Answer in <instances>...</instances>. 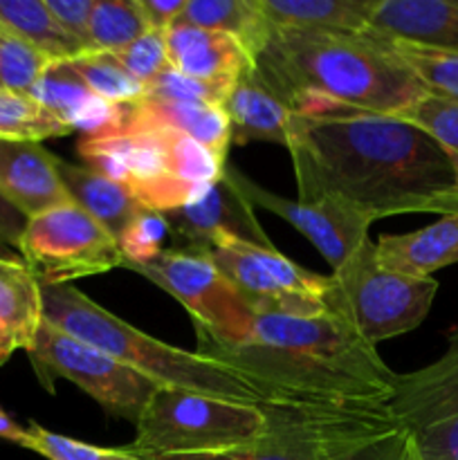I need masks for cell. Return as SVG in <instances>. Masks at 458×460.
I'll use <instances>...</instances> for the list:
<instances>
[{
    "mask_svg": "<svg viewBox=\"0 0 458 460\" xmlns=\"http://www.w3.org/2000/svg\"><path fill=\"white\" fill-rule=\"evenodd\" d=\"M286 148L299 202H332L371 225L400 214H458V160L391 115L292 112Z\"/></svg>",
    "mask_w": 458,
    "mask_h": 460,
    "instance_id": "6da1fadb",
    "label": "cell"
},
{
    "mask_svg": "<svg viewBox=\"0 0 458 460\" xmlns=\"http://www.w3.org/2000/svg\"><path fill=\"white\" fill-rule=\"evenodd\" d=\"M198 335V353L227 364L269 398L389 404L398 373L339 317L256 314L242 340Z\"/></svg>",
    "mask_w": 458,
    "mask_h": 460,
    "instance_id": "7a4b0ae2",
    "label": "cell"
},
{
    "mask_svg": "<svg viewBox=\"0 0 458 460\" xmlns=\"http://www.w3.org/2000/svg\"><path fill=\"white\" fill-rule=\"evenodd\" d=\"M256 75L292 112L353 108L395 115L427 93L391 52L366 34L272 27L251 57Z\"/></svg>",
    "mask_w": 458,
    "mask_h": 460,
    "instance_id": "3957f363",
    "label": "cell"
},
{
    "mask_svg": "<svg viewBox=\"0 0 458 460\" xmlns=\"http://www.w3.org/2000/svg\"><path fill=\"white\" fill-rule=\"evenodd\" d=\"M43 319L164 389L189 391L238 404H263L265 400H272L227 364L146 335L108 313L72 283L43 286Z\"/></svg>",
    "mask_w": 458,
    "mask_h": 460,
    "instance_id": "277c9868",
    "label": "cell"
},
{
    "mask_svg": "<svg viewBox=\"0 0 458 460\" xmlns=\"http://www.w3.org/2000/svg\"><path fill=\"white\" fill-rule=\"evenodd\" d=\"M85 166L133 193L146 209L173 211L205 196L227 162L171 128L115 124L79 142Z\"/></svg>",
    "mask_w": 458,
    "mask_h": 460,
    "instance_id": "5b68a950",
    "label": "cell"
},
{
    "mask_svg": "<svg viewBox=\"0 0 458 460\" xmlns=\"http://www.w3.org/2000/svg\"><path fill=\"white\" fill-rule=\"evenodd\" d=\"M265 431L250 445L200 456L144 460H339L364 440L395 427L389 404H335L272 398L260 404Z\"/></svg>",
    "mask_w": 458,
    "mask_h": 460,
    "instance_id": "8992f818",
    "label": "cell"
},
{
    "mask_svg": "<svg viewBox=\"0 0 458 460\" xmlns=\"http://www.w3.org/2000/svg\"><path fill=\"white\" fill-rule=\"evenodd\" d=\"M260 404H238L180 389H155L126 452L139 458L200 456L242 447L265 431Z\"/></svg>",
    "mask_w": 458,
    "mask_h": 460,
    "instance_id": "52a82bcc",
    "label": "cell"
},
{
    "mask_svg": "<svg viewBox=\"0 0 458 460\" xmlns=\"http://www.w3.org/2000/svg\"><path fill=\"white\" fill-rule=\"evenodd\" d=\"M438 292L434 277L416 279L384 270L375 243H362L328 277L326 308L366 344L377 346L425 322Z\"/></svg>",
    "mask_w": 458,
    "mask_h": 460,
    "instance_id": "ba28073f",
    "label": "cell"
},
{
    "mask_svg": "<svg viewBox=\"0 0 458 460\" xmlns=\"http://www.w3.org/2000/svg\"><path fill=\"white\" fill-rule=\"evenodd\" d=\"M207 252L254 314L317 317L328 313V277L308 272L274 247L216 236Z\"/></svg>",
    "mask_w": 458,
    "mask_h": 460,
    "instance_id": "9c48e42d",
    "label": "cell"
},
{
    "mask_svg": "<svg viewBox=\"0 0 458 460\" xmlns=\"http://www.w3.org/2000/svg\"><path fill=\"white\" fill-rule=\"evenodd\" d=\"M18 254L40 288L124 268L115 238L75 202L27 218Z\"/></svg>",
    "mask_w": 458,
    "mask_h": 460,
    "instance_id": "30bf717a",
    "label": "cell"
},
{
    "mask_svg": "<svg viewBox=\"0 0 458 460\" xmlns=\"http://www.w3.org/2000/svg\"><path fill=\"white\" fill-rule=\"evenodd\" d=\"M126 270L142 274L184 305L196 332L214 340L236 341L250 332L256 314L247 308L227 281L209 252L162 250L148 263H126Z\"/></svg>",
    "mask_w": 458,
    "mask_h": 460,
    "instance_id": "8fae6325",
    "label": "cell"
},
{
    "mask_svg": "<svg viewBox=\"0 0 458 460\" xmlns=\"http://www.w3.org/2000/svg\"><path fill=\"white\" fill-rule=\"evenodd\" d=\"M27 355L45 386L48 377H63L85 391L108 413L130 420L133 425L139 420L155 389H160L155 382L146 380L94 346L58 331L45 319Z\"/></svg>",
    "mask_w": 458,
    "mask_h": 460,
    "instance_id": "7c38bea8",
    "label": "cell"
},
{
    "mask_svg": "<svg viewBox=\"0 0 458 460\" xmlns=\"http://www.w3.org/2000/svg\"><path fill=\"white\" fill-rule=\"evenodd\" d=\"M389 409L422 460H458V328L436 362L398 373Z\"/></svg>",
    "mask_w": 458,
    "mask_h": 460,
    "instance_id": "4fadbf2b",
    "label": "cell"
},
{
    "mask_svg": "<svg viewBox=\"0 0 458 460\" xmlns=\"http://www.w3.org/2000/svg\"><path fill=\"white\" fill-rule=\"evenodd\" d=\"M223 178L251 207L272 211L274 216L290 223L301 236H305L317 247L319 254L330 263L332 270L339 268L368 238L371 223L359 218L353 211L332 205V202H310L308 205V202L287 200V198L256 184L232 164L225 166Z\"/></svg>",
    "mask_w": 458,
    "mask_h": 460,
    "instance_id": "5bb4252c",
    "label": "cell"
},
{
    "mask_svg": "<svg viewBox=\"0 0 458 460\" xmlns=\"http://www.w3.org/2000/svg\"><path fill=\"white\" fill-rule=\"evenodd\" d=\"M171 234L182 250H209L216 236H233L260 247H274L254 216V207L220 178L196 202L166 211Z\"/></svg>",
    "mask_w": 458,
    "mask_h": 460,
    "instance_id": "9a60e30c",
    "label": "cell"
},
{
    "mask_svg": "<svg viewBox=\"0 0 458 460\" xmlns=\"http://www.w3.org/2000/svg\"><path fill=\"white\" fill-rule=\"evenodd\" d=\"M0 198L25 218L70 205L58 157L40 142L0 139Z\"/></svg>",
    "mask_w": 458,
    "mask_h": 460,
    "instance_id": "2e32d148",
    "label": "cell"
},
{
    "mask_svg": "<svg viewBox=\"0 0 458 460\" xmlns=\"http://www.w3.org/2000/svg\"><path fill=\"white\" fill-rule=\"evenodd\" d=\"M169 66L180 75L209 84H233L247 67L250 52L236 39L178 21L166 30Z\"/></svg>",
    "mask_w": 458,
    "mask_h": 460,
    "instance_id": "e0dca14e",
    "label": "cell"
},
{
    "mask_svg": "<svg viewBox=\"0 0 458 460\" xmlns=\"http://www.w3.org/2000/svg\"><path fill=\"white\" fill-rule=\"evenodd\" d=\"M368 31L458 54V0H377Z\"/></svg>",
    "mask_w": 458,
    "mask_h": 460,
    "instance_id": "ac0fdd59",
    "label": "cell"
},
{
    "mask_svg": "<svg viewBox=\"0 0 458 460\" xmlns=\"http://www.w3.org/2000/svg\"><path fill=\"white\" fill-rule=\"evenodd\" d=\"M30 94L72 133L75 130H85V135L101 133L115 126L121 115V106H112L97 97L76 75L70 61L49 63Z\"/></svg>",
    "mask_w": 458,
    "mask_h": 460,
    "instance_id": "d6986e66",
    "label": "cell"
},
{
    "mask_svg": "<svg viewBox=\"0 0 458 460\" xmlns=\"http://www.w3.org/2000/svg\"><path fill=\"white\" fill-rule=\"evenodd\" d=\"M117 124L135 126V128L178 130L209 148L225 162H227L229 146H232V128H229L227 115L220 106H207V103L142 97L130 106H121Z\"/></svg>",
    "mask_w": 458,
    "mask_h": 460,
    "instance_id": "ffe728a7",
    "label": "cell"
},
{
    "mask_svg": "<svg viewBox=\"0 0 458 460\" xmlns=\"http://www.w3.org/2000/svg\"><path fill=\"white\" fill-rule=\"evenodd\" d=\"M220 108L232 128V144L242 146L259 139L286 146L292 111L260 81L254 66L233 81Z\"/></svg>",
    "mask_w": 458,
    "mask_h": 460,
    "instance_id": "44dd1931",
    "label": "cell"
},
{
    "mask_svg": "<svg viewBox=\"0 0 458 460\" xmlns=\"http://www.w3.org/2000/svg\"><path fill=\"white\" fill-rule=\"evenodd\" d=\"M375 259L384 270L416 279L458 263V214L443 216L418 232L380 236Z\"/></svg>",
    "mask_w": 458,
    "mask_h": 460,
    "instance_id": "7402d4cb",
    "label": "cell"
},
{
    "mask_svg": "<svg viewBox=\"0 0 458 460\" xmlns=\"http://www.w3.org/2000/svg\"><path fill=\"white\" fill-rule=\"evenodd\" d=\"M377 0H256L272 27L366 34Z\"/></svg>",
    "mask_w": 458,
    "mask_h": 460,
    "instance_id": "603a6c76",
    "label": "cell"
},
{
    "mask_svg": "<svg viewBox=\"0 0 458 460\" xmlns=\"http://www.w3.org/2000/svg\"><path fill=\"white\" fill-rule=\"evenodd\" d=\"M58 171H61L63 184L70 191L72 202L92 216L115 241H119L130 223L146 209L135 200L128 189L112 182L90 166L58 160Z\"/></svg>",
    "mask_w": 458,
    "mask_h": 460,
    "instance_id": "cb8c5ba5",
    "label": "cell"
},
{
    "mask_svg": "<svg viewBox=\"0 0 458 460\" xmlns=\"http://www.w3.org/2000/svg\"><path fill=\"white\" fill-rule=\"evenodd\" d=\"M43 323V288L22 259L0 256V332L30 350Z\"/></svg>",
    "mask_w": 458,
    "mask_h": 460,
    "instance_id": "d4e9b609",
    "label": "cell"
},
{
    "mask_svg": "<svg viewBox=\"0 0 458 460\" xmlns=\"http://www.w3.org/2000/svg\"><path fill=\"white\" fill-rule=\"evenodd\" d=\"M0 22L49 61H72L88 52L58 25L45 0H0Z\"/></svg>",
    "mask_w": 458,
    "mask_h": 460,
    "instance_id": "484cf974",
    "label": "cell"
},
{
    "mask_svg": "<svg viewBox=\"0 0 458 460\" xmlns=\"http://www.w3.org/2000/svg\"><path fill=\"white\" fill-rule=\"evenodd\" d=\"M180 21L236 39L254 57L269 34L256 0H187Z\"/></svg>",
    "mask_w": 458,
    "mask_h": 460,
    "instance_id": "4316f807",
    "label": "cell"
},
{
    "mask_svg": "<svg viewBox=\"0 0 458 460\" xmlns=\"http://www.w3.org/2000/svg\"><path fill=\"white\" fill-rule=\"evenodd\" d=\"M72 130L45 111L31 94L0 88V139L13 142H43L63 137Z\"/></svg>",
    "mask_w": 458,
    "mask_h": 460,
    "instance_id": "83f0119b",
    "label": "cell"
},
{
    "mask_svg": "<svg viewBox=\"0 0 458 460\" xmlns=\"http://www.w3.org/2000/svg\"><path fill=\"white\" fill-rule=\"evenodd\" d=\"M389 40V48L413 76L425 85L427 93L458 102V54L411 40Z\"/></svg>",
    "mask_w": 458,
    "mask_h": 460,
    "instance_id": "f1b7e54d",
    "label": "cell"
},
{
    "mask_svg": "<svg viewBox=\"0 0 458 460\" xmlns=\"http://www.w3.org/2000/svg\"><path fill=\"white\" fill-rule=\"evenodd\" d=\"M72 67L85 81L90 90L112 106H130L144 97V84H139L110 52H85L72 58Z\"/></svg>",
    "mask_w": 458,
    "mask_h": 460,
    "instance_id": "f546056e",
    "label": "cell"
},
{
    "mask_svg": "<svg viewBox=\"0 0 458 460\" xmlns=\"http://www.w3.org/2000/svg\"><path fill=\"white\" fill-rule=\"evenodd\" d=\"M151 30L137 0H94L90 16V48L117 52Z\"/></svg>",
    "mask_w": 458,
    "mask_h": 460,
    "instance_id": "4dcf8cb0",
    "label": "cell"
},
{
    "mask_svg": "<svg viewBox=\"0 0 458 460\" xmlns=\"http://www.w3.org/2000/svg\"><path fill=\"white\" fill-rule=\"evenodd\" d=\"M391 117L420 128L436 144H440L454 160H458V102L425 93L411 106Z\"/></svg>",
    "mask_w": 458,
    "mask_h": 460,
    "instance_id": "1f68e13d",
    "label": "cell"
},
{
    "mask_svg": "<svg viewBox=\"0 0 458 460\" xmlns=\"http://www.w3.org/2000/svg\"><path fill=\"white\" fill-rule=\"evenodd\" d=\"M49 63L52 61L34 45L0 22V85L4 90L30 94Z\"/></svg>",
    "mask_w": 458,
    "mask_h": 460,
    "instance_id": "d6a6232c",
    "label": "cell"
},
{
    "mask_svg": "<svg viewBox=\"0 0 458 460\" xmlns=\"http://www.w3.org/2000/svg\"><path fill=\"white\" fill-rule=\"evenodd\" d=\"M21 447L40 454L48 460H144L124 447H97V445L81 443L67 436L54 434L31 422L25 429V440Z\"/></svg>",
    "mask_w": 458,
    "mask_h": 460,
    "instance_id": "836d02e7",
    "label": "cell"
},
{
    "mask_svg": "<svg viewBox=\"0 0 458 460\" xmlns=\"http://www.w3.org/2000/svg\"><path fill=\"white\" fill-rule=\"evenodd\" d=\"M232 84H209V81L191 79L180 75L173 67L162 70L151 84L144 85L146 99H164V102H187L207 103V106H223Z\"/></svg>",
    "mask_w": 458,
    "mask_h": 460,
    "instance_id": "e575fe53",
    "label": "cell"
},
{
    "mask_svg": "<svg viewBox=\"0 0 458 460\" xmlns=\"http://www.w3.org/2000/svg\"><path fill=\"white\" fill-rule=\"evenodd\" d=\"M171 232L169 220L164 214L153 209H144L137 218L130 223V227L121 234L117 241L121 256L126 263H148L162 252L166 234Z\"/></svg>",
    "mask_w": 458,
    "mask_h": 460,
    "instance_id": "d590c367",
    "label": "cell"
},
{
    "mask_svg": "<svg viewBox=\"0 0 458 460\" xmlns=\"http://www.w3.org/2000/svg\"><path fill=\"white\" fill-rule=\"evenodd\" d=\"M117 61L139 81V84H151L162 70L169 67V57H166V31L146 30L139 39L128 43L126 48L117 49Z\"/></svg>",
    "mask_w": 458,
    "mask_h": 460,
    "instance_id": "8d00e7d4",
    "label": "cell"
},
{
    "mask_svg": "<svg viewBox=\"0 0 458 460\" xmlns=\"http://www.w3.org/2000/svg\"><path fill=\"white\" fill-rule=\"evenodd\" d=\"M339 460H422V456L409 431L395 425L359 443Z\"/></svg>",
    "mask_w": 458,
    "mask_h": 460,
    "instance_id": "74e56055",
    "label": "cell"
},
{
    "mask_svg": "<svg viewBox=\"0 0 458 460\" xmlns=\"http://www.w3.org/2000/svg\"><path fill=\"white\" fill-rule=\"evenodd\" d=\"M52 16L57 18L58 25L76 40L84 45L88 52L90 48V16H92L94 0H45Z\"/></svg>",
    "mask_w": 458,
    "mask_h": 460,
    "instance_id": "f35d334b",
    "label": "cell"
},
{
    "mask_svg": "<svg viewBox=\"0 0 458 460\" xmlns=\"http://www.w3.org/2000/svg\"><path fill=\"white\" fill-rule=\"evenodd\" d=\"M25 216L18 214L9 202L0 198V256L16 259L13 254H18V250H21V238L22 232H25Z\"/></svg>",
    "mask_w": 458,
    "mask_h": 460,
    "instance_id": "ab89813d",
    "label": "cell"
},
{
    "mask_svg": "<svg viewBox=\"0 0 458 460\" xmlns=\"http://www.w3.org/2000/svg\"><path fill=\"white\" fill-rule=\"evenodd\" d=\"M151 30L166 31L182 18L187 0H137Z\"/></svg>",
    "mask_w": 458,
    "mask_h": 460,
    "instance_id": "60d3db41",
    "label": "cell"
},
{
    "mask_svg": "<svg viewBox=\"0 0 458 460\" xmlns=\"http://www.w3.org/2000/svg\"><path fill=\"white\" fill-rule=\"evenodd\" d=\"M0 438L16 445H22V440H25V429L21 425H16L3 409H0Z\"/></svg>",
    "mask_w": 458,
    "mask_h": 460,
    "instance_id": "b9f144b4",
    "label": "cell"
},
{
    "mask_svg": "<svg viewBox=\"0 0 458 460\" xmlns=\"http://www.w3.org/2000/svg\"><path fill=\"white\" fill-rule=\"evenodd\" d=\"M13 350H16V349H13V344H12V341H9L7 337H4L3 332H0V367H3V364L7 362L9 358H12V353H13Z\"/></svg>",
    "mask_w": 458,
    "mask_h": 460,
    "instance_id": "7bdbcfd3",
    "label": "cell"
},
{
    "mask_svg": "<svg viewBox=\"0 0 458 460\" xmlns=\"http://www.w3.org/2000/svg\"><path fill=\"white\" fill-rule=\"evenodd\" d=\"M0 88H3V85H0Z\"/></svg>",
    "mask_w": 458,
    "mask_h": 460,
    "instance_id": "ee69618b",
    "label": "cell"
}]
</instances>
